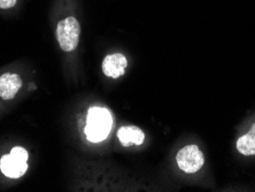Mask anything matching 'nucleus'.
<instances>
[{"label":"nucleus","mask_w":255,"mask_h":192,"mask_svg":"<svg viewBox=\"0 0 255 192\" xmlns=\"http://www.w3.org/2000/svg\"><path fill=\"white\" fill-rule=\"evenodd\" d=\"M113 126L111 112L104 107H92L88 113L85 134L90 142L98 143L106 139Z\"/></svg>","instance_id":"nucleus-1"},{"label":"nucleus","mask_w":255,"mask_h":192,"mask_svg":"<svg viewBox=\"0 0 255 192\" xmlns=\"http://www.w3.org/2000/svg\"><path fill=\"white\" fill-rule=\"evenodd\" d=\"M29 154L23 148H14L9 154L0 159V169L7 178L17 179L24 175L28 169Z\"/></svg>","instance_id":"nucleus-2"},{"label":"nucleus","mask_w":255,"mask_h":192,"mask_svg":"<svg viewBox=\"0 0 255 192\" xmlns=\"http://www.w3.org/2000/svg\"><path fill=\"white\" fill-rule=\"evenodd\" d=\"M81 27L74 16H69L60 21L57 28V37L61 50L73 52L80 41Z\"/></svg>","instance_id":"nucleus-3"},{"label":"nucleus","mask_w":255,"mask_h":192,"mask_svg":"<svg viewBox=\"0 0 255 192\" xmlns=\"http://www.w3.org/2000/svg\"><path fill=\"white\" fill-rule=\"evenodd\" d=\"M176 161L183 172L192 174L201 169L205 163V158L204 153L200 151L197 145H187L179 150Z\"/></svg>","instance_id":"nucleus-4"},{"label":"nucleus","mask_w":255,"mask_h":192,"mask_svg":"<svg viewBox=\"0 0 255 192\" xmlns=\"http://www.w3.org/2000/svg\"><path fill=\"white\" fill-rule=\"evenodd\" d=\"M128 60L122 53L107 55L103 61V71L107 77L119 78L126 73Z\"/></svg>","instance_id":"nucleus-5"},{"label":"nucleus","mask_w":255,"mask_h":192,"mask_svg":"<svg viewBox=\"0 0 255 192\" xmlns=\"http://www.w3.org/2000/svg\"><path fill=\"white\" fill-rule=\"evenodd\" d=\"M22 86L20 75L5 73L0 76V98L5 100L13 99Z\"/></svg>","instance_id":"nucleus-6"},{"label":"nucleus","mask_w":255,"mask_h":192,"mask_svg":"<svg viewBox=\"0 0 255 192\" xmlns=\"http://www.w3.org/2000/svg\"><path fill=\"white\" fill-rule=\"evenodd\" d=\"M118 137L123 146L140 145L145 139V134L138 127L127 126L119 129Z\"/></svg>","instance_id":"nucleus-7"},{"label":"nucleus","mask_w":255,"mask_h":192,"mask_svg":"<svg viewBox=\"0 0 255 192\" xmlns=\"http://www.w3.org/2000/svg\"><path fill=\"white\" fill-rule=\"evenodd\" d=\"M237 150L244 156H254L255 154V123L246 135L237 141Z\"/></svg>","instance_id":"nucleus-8"},{"label":"nucleus","mask_w":255,"mask_h":192,"mask_svg":"<svg viewBox=\"0 0 255 192\" xmlns=\"http://www.w3.org/2000/svg\"><path fill=\"white\" fill-rule=\"evenodd\" d=\"M17 0H0V8L2 9H8L12 8L13 6H15Z\"/></svg>","instance_id":"nucleus-9"}]
</instances>
